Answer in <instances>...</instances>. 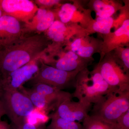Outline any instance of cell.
<instances>
[{
  "label": "cell",
  "instance_id": "7402d4cb",
  "mask_svg": "<svg viewBox=\"0 0 129 129\" xmlns=\"http://www.w3.org/2000/svg\"><path fill=\"white\" fill-rule=\"evenodd\" d=\"M111 53L124 71L126 73L129 74V47H118L114 49Z\"/></svg>",
  "mask_w": 129,
  "mask_h": 129
},
{
  "label": "cell",
  "instance_id": "5b68a950",
  "mask_svg": "<svg viewBox=\"0 0 129 129\" xmlns=\"http://www.w3.org/2000/svg\"><path fill=\"white\" fill-rule=\"evenodd\" d=\"M24 91L35 108L46 113L56 110L63 102L73 98L72 94L45 84L34 85Z\"/></svg>",
  "mask_w": 129,
  "mask_h": 129
},
{
  "label": "cell",
  "instance_id": "3957f363",
  "mask_svg": "<svg viewBox=\"0 0 129 129\" xmlns=\"http://www.w3.org/2000/svg\"><path fill=\"white\" fill-rule=\"evenodd\" d=\"M0 100L12 126L23 123L35 109L34 106L26 95L18 89L7 86H0Z\"/></svg>",
  "mask_w": 129,
  "mask_h": 129
},
{
  "label": "cell",
  "instance_id": "30bf717a",
  "mask_svg": "<svg viewBox=\"0 0 129 129\" xmlns=\"http://www.w3.org/2000/svg\"><path fill=\"white\" fill-rule=\"evenodd\" d=\"M100 52L102 59L106 54L110 53L116 48L128 47L129 43V19L126 18L119 27L113 32L103 35Z\"/></svg>",
  "mask_w": 129,
  "mask_h": 129
},
{
  "label": "cell",
  "instance_id": "ac0fdd59",
  "mask_svg": "<svg viewBox=\"0 0 129 129\" xmlns=\"http://www.w3.org/2000/svg\"><path fill=\"white\" fill-rule=\"evenodd\" d=\"M117 23L112 17L108 18L96 17L95 19L90 23L89 27L85 30L88 34L94 32L103 35H107L111 32L112 28Z\"/></svg>",
  "mask_w": 129,
  "mask_h": 129
},
{
  "label": "cell",
  "instance_id": "484cf974",
  "mask_svg": "<svg viewBox=\"0 0 129 129\" xmlns=\"http://www.w3.org/2000/svg\"><path fill=\"white\" fill-rule=\"evenodd\" d=\"M5 115H6V111L2 102L0 100V120H1L3 116Z\"/></svg>",
  "mask_w": 129,
  "mask_h": 129
},
{
  "label": "cell",
  "instance_id": "d4e9b609",
  "mask_svg": "<svg viewBox=\"0 0 129 129\" xmlns=\"http://www.w3.org/2000/svg\"><path fill=\"white\" fill-rule=\"evenodd\" d=\"M12 129H38L37 126L26 120L23 123L16 126H12Z\"/></svg>",
  "mask_w": 129,
  "mask_h": 129
},
{
  "label": "cell",
  "instance_id": "2e32d148",
  "mask_svg": "<svg viewBox=\"0 0 129 129\" xmlns=\"http://www.w3.org/2000/svg\"><path fill=\"white\" fill-rule=\"evenodd\" d=\"M91 60L80 57L71 51L63 52L57 60H53L51 66L57 69L67 71H81L87 68Z\"/></svg>",
  "mask_w": 129,
  "mask_h": 129
},
{
  "label": "cell",
  "instance_id": "603a6c76",
  "mask_svg": "<svg viewBox=\"0 0 129 129\" xmlns=\"http://www.w3.org/2000/svg\"><path fill=\"white\" fill-rule=\"evenodd\" d=\"M61 1L58 0H36L34 3L39 8H47L59 5Z\"/></svg>",
  "mask_w": 129,
  "mask_h": 129
},
{
  "label": "cell",
  "instance_id": "ba28073f",
  "mask_svg": "<svg viewBox=\"0 0 129 129\" xmlns=\"http://www.w3.org/2000/svg\"><path fill=\"white\" fill-rule=\"evenodd\" d=\"M0 7L4 15L24 24L31 21L39 9L34 2L29 0H0Z\"/></svg>",
  "mask_w": 129,
  "mask_h": 129
},
{
  "label": "cell",
  "instance_id": "9a60e30c",
  "mask_svg": "<svg viewBox=\"0 0 129 129\" xmlns=\"http://www.w3.org/2000/svg\"><path fill=\"white\" fill-rule=\"evenodd\" d=\"M78 30L76 28L68 26L58 19H56L50 27L44 33L50 40L53 42L54 45L50 46L52 47L58 48L59 45L67 44L77 34Z\"/></svg>",
  "mask_w": 129,
  "mask_h": 129
},
{
  "label": "cell",
  "instance_id": "4fadbf2b",
  "mask_svg": "<svg viewBox=\"0 0 129 129\" xmlns=\"http://www.w3.org/2000/svg\"><path fill=\"white\" fill-rule=\"evenodd\" d=\"M43 55L40 56L12 73L5 81L0 84V86H7L18 89L23 84L28 81L38 72L39 67L37 62L41 59Z\"/></svg>",
  "mask_w": 129,
  "mask_h": 129
},
{
  "label": "cell",
  "instance_id": "44dd1931",
  "mask_svg": "<svg viewBox=\"0 0 129 129\" xmlns=\"http://www.w3.org/2000/svg\"><path fill=\"white\" fill-rule=\"evenodd\" d=\"M47 129H83V125L75 121L66 120L52 114Z\"/></svg>",
  "mask_w": 129,
  "mask_h": 129
},
{
  "label": "cell",
  "instance_id": "d6986e66",
  "mask_svg": "<svg viewBox=\"0 0 129 129\" xmlns=\"http://www.w3.org/2000/svg\"><path fill=\"white\" fill-rule=\"evenodd\" d=\"M77 9L78 7L76 5L70 3H65L62 5L55 12L56 18H58V20L64 24L73 22L76 17L75 16L78 13Z\"/></svg>",
  "mask_w": 129,
  "mask_h": 129
},
{
  "label": "cell",
  "instance_id": "8fae6325",
  "mask_svg": "<svg viewBox=\"0 0 129 129\" xmlns=\"http://www.w3.org/2000/svg\"><path fill=\"white\" fill-rule=\"evenodd\" d=\"M24 35L21 22L7 15H3L0 18L1 50L14 44Z\"/></svg>",
  "mask_w": 129,
  "mask_h": 129
},
{
  "label": "cell",
  "instance_id": "5bb4252c",
  "mask_svg": "<svg viewBox=\"0 0 129 129\" xmlns=\"http://www.w3.org/2000/svg\"><path fill=\"white\" fill-rule=\"evenodd\" d=\"M56 18L55 12L48 9L39 8L32 20L23 26L24 35L35 32H45L50 27Z\"/></svg>",
  "mask_w": 129,
  "mask_h": 129
},
{
  "label": "cell",
  "instance_id": "e0dca14e",
  "mask_svg": "<svg viewBox=\"0 0 129 129\" xmlns=\"http://www.w3.org/2000/svg\"><path fill=\"white\" fill-rule=\"evenodd\" d=\"M120 5L115 2L103 0H95L91 3L96 17L101 18L112 17L118 10L122 8Z\"/></svg>",
  "mask_w": 129,
  "mask_h": 129
},
{
  "label": "cell",
  "instance_id": "cb8c5ba5",
  "mask_svg": "<svg viewBox=\"0 0 129 129\" xmlns=\"http://www.w3.org/2000/svg\"><path fill=\"white\" fill-rule=\"evenodd\" d=\"M117 123L120 129H129V110L119 118Z\"/></svg>",
  "mask_w": 129,
  "mask_h": 129
},
{
  "label": "cell",
  "instance_id": "7c38bea8",
  "mask_svg": "<svg viewBox=\"0 0 129 129\" xmlns=\"http://www.w3.org/2000/svg\"><path fill=\"white\" fill-rule=\"evenodd\" d=\"M91 106L68 100L60 104L53 114L66 120L83 122L89 115Z\"/></svg>",
  "mask_w": 129,
  "mask_h": 129
},
{
  "label": "cell",
  "instance_id": "9c48e42d",
  "mask_svg": "<svg viewBox=\"0 0 129 129\" xmlns=\"http://www.w3.org/2000/svg\"><path fill=\"white\" fill-rule=\"evenodd\" d=\"M66 44L67 50L72 51L80 57L91 60L95 53H100L102 41L90 37L86 32L76 35Z\"/></svg>",
  "mask_w": 129,
  "mask_h": 129
},
{
  "label": "cell",
  "instance_id": "83f0119b",
  "mask_svg": "<svg viewBox=\"0 0 129 129\" xmlns=\"http://www.w3.org/2000/svg\"><path fill=\"white\" fill-rule=\"evenodd\" d=\"M3 15H4V14H3V12L2 9L1 8V7H0V18H1Z\"/></svg>",
  "mask_w": 129,
  "mask_h": 129
},
{
  "label": "cell",
  "instance_id": "4316f807",
  "mask_svg": "<svg viewBox=\"0 0 129 129\" xmlns=\"http://www.w3.org/2000/svg\"><path fill=\"white\" fill-rule=\"evenodd\" d=\"M0 129H10L9 125L6 122L0 120Z\"/></svg>",
  "mask_w": 129,
  "mask_h": 129
},
{
  "label": "cell",
  "instance_id": "277c9868",
  "mask_svg": "<svg viewBox=\"0 0 129 129\" xmlns=\"http://www.w3.org/2000/svg\"><path fill=\"white\" fill-rule=\"evenodd\" d=\"M129 110V91L111 92L94 104L91 114L105 122L116 123L121 115Z\"/></svg>",
  "mask_w": 129,
  "mask_h": 129
},
{
  "label": "cell",
  "instance_id": "52a82bcc",
  "mask_svg": "<svg viewBox=\"0 0 129 129\" xmlns=\"http://www.w3.org/2000/svg\"><path fill=\"white\" fill-rule=\"evenodd\" d=\"M109 86L111 92L129 91V75L124 71L110 52L95 67Z\"/></svg>",
  "mask_w": 129,
  "mask_h": 129
},
{
  "label": "cell",
  "instance_id": "6da1fadb",
  "mask_svg": "<svg viewBox=\"0 0 129 129\" xmlns=\"http://www.w3.org/2000/svg\"><path fill=\"white\" fill-rule=\"evenodd\" d=\"M44 34L25 35L0 51V84L12 72L43 55L50 46Z\"/></svg>",
  "mask_w": 129,
  "mask_h": 129
},
{
  "label": "cell",
  "instance_id": "f1b7e54d",
  "mask_svg": "<svg viewBox=\"0 0 129 129\" xmlns=\"http://www.w3.org/2000/svg\"><path fill=\"white\" fill-rule=\"evenodd\" d=\"M0 51H1V50H0Z\"/></svg>",
  "mask_w": 129,
  "mask_h": 129
},
{
  "label": "cell",
  "instance_id": "ffe728a7",
  "mask_svg": "<svg viewBox=\"0 0 129 129\" xmlns=\"http://www.w3.org/2000/svg\"><path fill=\"white\" fill-rule=\"evenodd\" d=\"M83 129H120L116 123L105 122L89 115L83 122Z\"/></svg>",
  "mask_w": 129,
  "mask_h": 129
},
{
  "label": "cell",
  "instance_id": "7a4b0ae2",
  "mask_svg": "<svg viewBox=\"0 0 129 129\" xmlns=\"http://www.w3.org/2000/svg\"><path fill=\"white\" fill-rule=\"evenodd\" d=\"M73 98L83 104L91 106L102 100L111 92L109 86L96 68L90 72L87 68L80 71L76 76Z\"/></svg>",
  "mask_w": 129,
  "mask_h": 129
},
{
  "label": "cell",
  "instance_id": "8992f818",
  "mask_svg": "<svg viewBox=\"0 0 129 129\" xmlns=\"http://www.w3.org/2000/svg\"><path fill=\"white\" fill-rule=\"evenodd\" d=\"M42 64L38 72L29 80L32 85L45 84L62 90L74 88L76 76L80 71L67 72L57 69L44 63Z\"/></svg>",
  "mask_w": 129,
  "mask_h": 129
}]
</instances>
